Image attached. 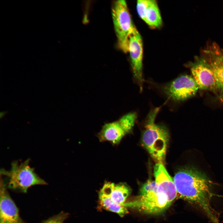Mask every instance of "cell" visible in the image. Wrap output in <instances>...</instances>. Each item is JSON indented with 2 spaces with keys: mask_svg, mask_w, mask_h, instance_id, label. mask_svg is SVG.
I'll use <instances>...</instances> for the list:
<instances>
[{
  "mask_svg": "<svg viewBox=\"0 0 223 223\" xmlns=\"http://www.w3.org/2000/svg\"><path fill=\"white\" fill-rule=\"evenodd\" d=\"M173 180L178 198L198 206L213 223H220L211 205L212 182L206 176L195 168L186 167L177 172Z\"/></svg>",
  "mask_w": 223,
  "mask_h": 223,
  "instance_id": "obj_1",
  "label": "cell"
},
{
  "mask_svg": "<svg viewBox=\"0 0 223 223\" xmlns=\"http://www.w3.org/2000/svg\"><path fill=\"white\" fill-rule=\"evenodd\" d=\"M160 108H155L149 113L142 141L144 147L157 163L163 164L165 159L169 136L166 128L155 123Z\"/></svg>",
  "mask_w": 223,
  "mask_h": 223,
  "instance_id": "obj_2",
  "label": "cell"
},
{
  "mask_svg": "<svg viewBox=\"0 0 223 223\" xmlns=\"http://www.w3.org/2000/svg\"><path fill=\"white\" fill-rule=\"evenodd\" d=\"M30 161L29 159L23 162L15 160L11 163L9 170L1 169V176H4L6 178L7 183L5 184L7 187L13 190L26 193L28 189L32 186L47 184L36 173L34 169L30 166Z\"/></svg>",
  "mask_w": 223,
  "mask_h": 223,
  "instance_id": "obj_3",
  "label": "cell"
},
{
  "mask_svg": "<svg viewBox=\"0 0 223 223\" xmlns=\"http://www.w3.org/2000/svg\"><path fill=\"white\" fill-rule=\"evenodd\" d=\"M112 16L119 48L128 52L129 36L136 28L132 20L125 1H115L112 7Z\"/></svg>",
  "mask_w": 223,
  "mask_h": 223,
  "instance_id": "obj_4",
  "label": "cell"
},
{
  "mask_svg": "<svg viewBox=\"0 0 223 223\" xmlns=\"http://www.w3.org/2000/svg\"><path fill=\"white\" fill-rule=\"evenodd\" d=\"M137 118L135 112H131L114 121L105 124L98 134L100 141H108L116 145L126 134L131 132Z\"/></svg>",
  "mask_w": 223,
  "mask_h": 223,
  "instance_id": "obj_5",
  "label": "cell"
},
{
  "mask_svg": "<svg viewBox=\"0 0 223 223\" xmlns=\"http://www.w3.org/2000/svg\"><path fill=\"white\" fill-rule=\"evenodd\" d=\"M199 88L192 76H180L164 85L163 91L169 98L181 101L195 96Z\"/></svg>",
  "mask_w": 223,
  "mask_h": 223,
  "instance_id": "obj_6",
  "label": "cell"
},
{
  "mask_svg": "<svg viewBox=\"0 0 223 223\" xmlns=\"http://www.w3.org/2000/svg\"><path fill=\"white\" fill-rule=\"evenodd\" d=\"M190 69L199 89L216 94L220 93L213 72L204 57H196L195 62L190 64Z\"/></svg>",
  "mask_w": 223,
  "mask_h": 223,
  "instance_id": "obj_7",
  "label": "cell"
},
{
  "mask_svg": "<svg viewBox=\"0 0 223 223\" xmlns=\"http://www.w3.org/2000/svg\"><path fill=\"white\" fill-rule=\"evenodd\" d=\"M129 52L134 77L138 81L140 89L142 90L143 42L139 33L135 28L130 34L128 41Z\"/></svg>",
  "mask_w": 223,
  "mask_h": 223,
  "instance_id": "obj_8",
  "label": "cell"
},
{
  "mask_svg": "<svg viewBox=\"0 0 223 223\" xmlns=\"http://www.w3.org/2000/svg\"><path fill=\"white\" fill-rule=\"evenodd\" d=\"M202 53L203 57L213 72L220 94L223 92V50L216 43L213 42L208 45Z\"/></svg>",
  "mask_w": 223,
  "mask_h": 223,
  "instance_id": "obj_9",
  "label": "cell"
},
{
  "mask_svg": "<svg viewBox=\"0 0 223 223\" xmlns=\"http://www.w3.org/2000/svg\"><path fill=\"white\" fill-rule=\"evenodd\" d=\"M1 176L0 183V223H23L19 210L7 189Z\"/></svg>",
  "mask_w": 223,
  "mask_h": 223,
  "instance_id": "obj_10",
  "label": "cell"
},
{
  "mask_svg": "<svg viewBox=\"0 0 223 223\" xmlns=\"http://www.w3.org/2000/svg\"><path fill=\"white\" fill-rule=\"evenodd\" d=\"M136 7L139 17L150 27L156 28L161 27L162 20L155 0H138Z\"/></svg>",
  "mask_w": 223,
  "mask_h": 223,
  "instance_id": "obj_11",
  "label": "cell"
},
{
  "mask_svg": "<svg viewBox=\"0 0 223 223\" xmlns=\"http://www.w3.org/2000/svg\"><path fill=\"white\" fill-rule=\"evenodd\" d=\"M100 191L109 195L115 203L124 206L126 199L131 193V189L126 183L121 182L116 184L107 182Z\"/></svg>",
  "mask_w": 223,
  "mask_h": 223,
  "instance_id": "obj_12",
  "label": "cell"
},
{
  "mask_svg": "<svg viewBox=\"0 0 223 223\" xmlns=\"http://www.w3.org/2000/svg\"><path fill=\"white\" fill-rule=\"evenodd\" d=\"M98 196L100 204L104 209L116 213L121 217L129 212L127 208L113 202L108 195L99 191Z\"/></svg>",
  "mask_w": 223,
  "mask_h": 223,
  "instance_id": "obj_13",
  "label": "cell"
},
{
  "mask_svg": "<svg viewBox=\"0 0 223 223\" xmlns=\"http://www.w3.org/2000/svg\"><path fill=\"white\" fill-rule=\"evenodd\" d=\"M68 216V213L61 211L43 221L42 223H63Z\"/></svg>",
  "mask_w": 223,
  "mask_h": 223,
  "instance_id": "obj_14",
  "label": "cell"
},
{
  "mask_svg": "<svg viewBox=\"0 0 223 223\" xmlns=\"http://www.w3.org/2000/svg\"><path fill=\"white\" fill-rule=\"evenodd\" d=\"M7 112L3 111L1 112L0 114V118H3L7 114Z\"/></svg>",
  "mask_w": 223,
  "mask_h": 223,
  "instance_id": "obj_15",
  "label": "cell"
},
{
  "mask_svg": "<svg viewBox=\"0 0 223 223\" xmlns=\"http://www.w3.org/2000/svg\"><path fill=\"white\" fill-rule=\"evenodd\" d=\"M219 97L220 100L223 102V92L220 95Z\"/></svg>",
  "mask_w": 223,
  "mask_h": 223,
  "instance_id": "obj_16",
  "label": "cell"
}]
</instances>
